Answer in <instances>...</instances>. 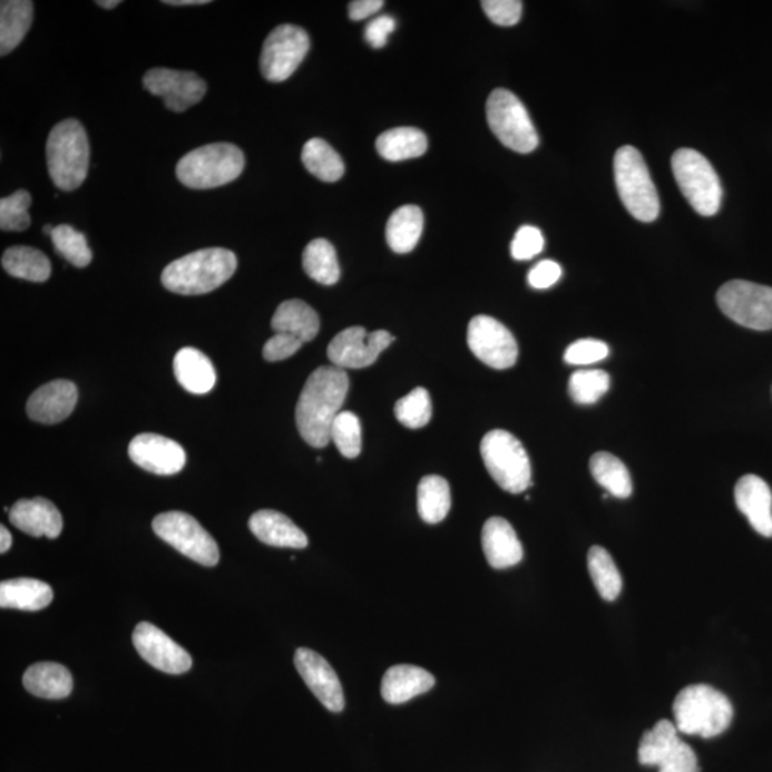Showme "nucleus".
<instances>
[{
  "label": "nucleus",
  "mask_w": 772,
  "mask_h": 772,
  "mask_svg": "<svg viewBox=\"0 0 772 772\" xmlns=\"http://www.w3.org/2000/svg\"><path fill=\"white\" fill-rule=\"evenodd\" d=\"M615 184L625 208L641 222L659 215V196L643 155L634 146H623L614 158Z\"/></svg>",
  "instance_id": "obj_6"
},
{
  "label": "nucleus",
  "mask_w": 772,
  "mask_h": 772,
  "mask_svg": "<svg viewBox=\"0 0 772 772\" xmlns=\"http://www.w3.org/2000/svg\"><path fill=\"white\" fill-rule=\"evenodd\" d=\"M423 229L422 211L416 205L401 206L387 224V242L397 254H408L416 248Z\"/></svg>",
  "instance_id": "obj_30"
},
{
  "label": "nucleus",
  "mask_w": 772,
  "mask_h": 772,
  "mask_svg": "<svg viewBox=\"0 0 772 772\" xmlns=\"http://www.w3.org/2000/svg\"><path fill=\"white\" fill-rule=\"evenodd\" d=\"M678 733L714 739L733 723L734 709L721 691L706 684L685 686L674 701Z\"/></svg>",
  "instance_id": "obj_3"
},
{
  "label": "nucleus",
  "mask_w": 772,
  "mask_h": 772,
  "mask_svg": "<svg viewBox=\"0 0 772 772\" xmlns=\"http://www.w3.org/2000/svg\"><path fill=\"white\" fill-rule=\"evenodd\" d=\"M395 19L391 17H378L368 23L365 40L373 49H381L388 43V38L395 30Z\"/></svg>",
  "instance_id": "obj_50"
},
{
  "label": "nucleus",
  "mask_w": 772,
  "mask_h": 772,
  "mask_svg": "<svg viewBox=\"0 0 772 772\" xmlns=\"http://www.w3.org/2000/svg\"><path fill=\"white\" fill-rule=\"evenodd\" d=\"M428 149L426 134L416 128L387 130L377 139L378 154L390 163L420 158Z\"/></svg>",
  "instance_id": "obj_31"
},
{
  "label": "nucleus",
  "mask_w": 772,
  "mask_h": 772,
  "mask_svg": "<svg viewBox=\"0 0 772 772\" xmlns=\"http://www.w3.org/2000/svg\"><path fill=\"white\" fill-rule=\"evenodd\" d=\"M320 316L304 301L282 302L272 317V330L276 334H290L302 342H311L320 332Z\"/></svg>",
  "instance_id": "obj_26"
},
{
  "label": "nucleus",
  "mask_w": 772,
  "mask_h": 772,
  "mask_svg": "<svg viewBox=\"0 0 772 772\" xmlns=\"http://www.w3.org/2000/svg\"><path fill=\"white\" fill-rule=\"evenodd\" d=\"M250 529L261 543L277 548L302 549L307 547V537L286 515L262 509L252 515Z\"/></svg>",
  "instance_id": "obj_23"
},
{
  "label": "nucleus",
  "mask_w": 772,
  "mask_h": 772,
  "mask_svg": "<svg viewBox=\"0 0 772 772\" xmlns=\"http://www.w3.org/2000/svg\"><path fill=\"white\" fill-rule=\"evenodd\" d=\"M238 267L234 252L208 248L172 262L163 272L166 290L179 295H204L218 290Z\"/></svg>",
  "instance_id": "obj_2"
},
{
  "label": "nucleus",
  "mask_w": 772,
  "mask_h": 772,
  "mask_svg": "<svg viewBox=\"0 0 772 772\" xmlns=\"http://www.w3.org/2000/svg\"><path fill=\"white\" fill-rule=\"evenodd\" d=\"M716 302L735 324L755 331L772 330V287L750 281H730L720 287Z\"/></svg>",
  "instance_id": "obj_10"
},
{
  "label": "nucleus",
  "mask_w": 772,
  "mask_h": 772,
  "mask_svg": "<svg viewBox=\"0 0 772 772\" xmlns=\"http://www.w3.org/2000/svg\"><path fill=\"white\" fill-rule=\"evenodd\" d=\"M170 7H192V4H208L209 0H165Z\"/></svg>",
  "instance_id": "obj_53"
},
{
  "label": "nucleus",
  "mask_w": 772,
  "mask_h": 772,
  "mask_svg": "<svg viewBox=\"0 0 772 772\" xmlns=\"http://www.w3.org/2000/svg\"><path fill=\"white\" fill-rule=\"evenodd\" d=\"M481 456L489 476L504 491L521 494L531 487V461L512 433L504 429L488 432L481 442Z\"/></svg>",
  "instance_id": "obj_7"
},
{
  "label": "nucleus",
  "mask_w": 772,
  "mask_h": 772,
  "mask_svg": "<svg viewBox=\"0 0 772 772\" xmlns=\"http://www.w3.org/2000/svg\"><path fill=\"white\" fill-rule=\"evenodd\" d=\"M658 772H700L698 759L694 750L683 740L659 760Z\"/></svg>",
  "instance_id": "obj_45"
},
{
  "label": "nucleus",
  "mask_w": 772,
  "mask_h": 772,
  "mask_svg": "<svg viewBox=\"0 0 772 772\" xmlns=\"http://www.w3.org/2000/svg\"><path fill=\"white\" fill-rule=\"evenodd\" d=\"M33 20V2L30 0H3L0 3V55L7 57L17 49Z\"/></svg>",
  "instance_id": "obj_29"
},
{
  "label": "nucleus",
  "mask_w": 772,
  "mask_h": 772,
  "mask_svg": "<svg viewBox=\"0 0 772 772\" xmlns=\"http://www.w3.org/2000/svg\"><path fill=\"white\" fill-rule=\"evenodd\" d=\"M589 468L595 481L607 489L610 496L625 499L633 494V481H631L628 469L613 453H594Z\"/></svg>",
  "instance_id": "obj_35"
},
{
  "label": "nucleus",
  "mask_w": 772,
  "mask_h": 772,
  "mask_svg": "<svg viewBox=\"0 0 772 772\" xmlns=\"http://www.w3.org/2000/svg\"><path fill=\"white\" fill-rule=\"evenodd\" d=\"M78 402V388L74 382L58 380L40 387L27 403L30 420L58 423L67 420Z\"/></svg>",
  "instance_id": "obj_19"
},
{
  "label": "nucleus",
  "mask_w": 772,
  "mask_h": 772,
  "mask_svg": "<svg viewBox=\"0 0 772 772\" xmlns=\"http://www.w3.org/2000/svg\"><path fill=\"white\" fill-rule=\"evenodd\" d=\"M609 355L607 343L598 340H579L565 351L564 360L569 365H592Z\"/></svg>",
  "instance_id": "obj_44"
},
{
  "label": "nucleus",
  "mask_w": 772,
  "mask_h": 772,
  "mask_svg": "<svg viewBox=\"0 0 772 772\" xmlns=\"http://www.w3.org/2000/svg\"><path fill=\"white\" fill-rule=\"evenodd\" d=\"M545 241L543 232L535 226L525 225L515 234L511 244V255L517 261L532 260L541 254Z\"/></svg>",
  "instance_id": "obj_46"
},
{
  "label": "nucleus",
  "mask_w": 772,
  "mask_h": 772,
  "mask_svg": "<svg viewBox=\"0 0 772 772\" xmlns=\"http://www.w3.org/2000/svg\"><path fill=\"white\" fill-rule=\"evenodd\" d=\"M55 248L70 264L77 267H86L92 262V251H90L88 241H86L82 232H79L70 225L55 226L52 236Z\"/></svg>",
  "instance_id": "obj_39"
},
{
  "label": "nucleus",
  "mask_w": 772,
  "mask_h": 772,
  "mask_svg": "<svg viewBox=\"0 0 772 772\" xmlns=\"http://www.w3.org/2000/svg\"><path fill=\"white\" fill-rule=\"evenodd\" d=\"M244 168L238 146L209 144L186 154L176 165V176L190 189H214L238 179Z\"/></svg>",
  "instance_id": "obj_5"
},
{
  "label": "nucleus",
  "mask_w": 772,
  "mask_h": 772,
  "mask_svg": "<svg viewBox=\"0 0 772 772\" xmlns=\"http://www.w3.org/2000/svg\"><path fill=\"white\" fill-rule=\"evenodd\" d=\"M395 341L388 331L367 332L365 328H346L331 341L328 358L341 370H361L375 363L378 356Z\"/></svg>",
  "instance_id": "obj_14"
},
{
  "label": "nucleus",
  "mask_w": 772,
  "mask_h": 772,
  "mask_svg": "<svg viewBox=\"0 0 772 772\" xmlns=\"http://www.w3.org/2000/svg\"><path fill=\"white\" fill-rule=\"evenodd\" d=\"M609 375L600 370L577 371L569 380V393L579 405H593L609 390Z\"/></svg>",
  "instance_id": "obj_41"
},
{
  "label": "nucleus",
  "mask_w": 772,
  "mask_h": 772,
  "mask_svg": "<svg viewBox=\"0 0 772 772\" xmlns=\"http://www.w3.org/2000/svg\"><path fill=\"white\" fill-rule=\"evenodd\" d=\"M331 442L345 458H356L362 449L360 418L350 411H342L331 428Z\"/></svg>",
  "instance_id": "obj_42"
},
{
  "label": "nucleus",
  "mask_w": 772,
  "mask_h": 772,
  "mask_svg": "<svg viewBox=\"0 0 772 772\" xmlns=\"http://www.w3.org/2000/svg\"><path fill=\"white\" fill-rule=\"evenodd\" d=\"M98 7L104 9H115L120 3L119 0H99Z\"/></svg>",
  "instance_id": "obj_54"
},
{
  "label": "nucleus",
  "mask_w": 772,
  "mask_h": 772,
  "mask_svg": "<svg viewBox=\"0 0 772 772\" xmlns=\"http://www.w3.org/2000/svg\"><path fill=\"white\" fill-rule=\"evenodd\" d=\"M588 571L600 597L609 603L619 597L623 578L607 549L598 545L589 549Z\"/></svg>",
  "instance_id": "obj_37"
},
{
  "label": "nucleus",
  "mask_w": 772,
  "mask_h": 772,
  "mask_svg": "<svg viewBox=\"0 0 772 772\" xmlns=\"http://www.w3.org/2000/svg\"><path fill=\"white\" fill-rule=\"evenodd\" d=\"M483 12L498 27H514L522 14V2L519 0H483Z\"/></svg>",
  "instance_id": "obj_47"
},
{
  "label": "nucleus",
  "mask_w": 772,
  "mask_h": 772,
  "mask_svg": "<svg viewBox=\"0 0 772 772\" xmlns=\"http://www.w3.org/2000/svg\"><path fill=\"white\" fill-rule=\"evenodd\" d=\"M25 688L30 694L47 700H62L72 693V674L67 667L57 663H38L23 675Z\"/></svg>",
  "instance_id": "obj_27"
},
{
  "label": "nucleus",
  "mask_w": 772,
  "mask_h": 772,
  "mask_svg": "<svg viewBox=\"0 0 772 772\" xmlns=\"http://www.w3.org/2000/svg\"><path fill=\"white\" fill-rule=\"evenodd\" d=\"M2 266L9 275L29 282H45L52 274L49 257L32 246H10L2 256Z\"/></svg>",
  "instance_id": "obj_32"
},
{
  "label": "nucleus",
  "mask_w": 772,
  "mask_h": 772,
  "mask_svg": "<svg viewBox=\"0 0 772 772\" xmlns=\"http://www.w3.org/2000/svg\"><path fill=\"white\" fill-rule=\"evenodd\" d=\"M302 164L310 174L324 182L340 180L345 174V165L340 154L320 138L310 139L304 145Z\"/></svg>",
  "instance_id": "obj_36"
},
{
  "label": "nucleus",
  "mask_w": 772,
  "mask_h": 772,
  "mask_svg": "<svg viewBox=\"0 0 772 772\" xmlns=\"http://www.w3.org/2000/svg\"><path fill=\"white\" fill-rule=\"evenodd\" d=\"M436 678L417 665L401 664L387 671L382 678V698L390 704H403L416 696L428 693Z\"/></svg>",
  "instance_id": "obj_24"
},
{
  "label": "nucleus",
  "mask_w": 772,
  "mask_h": 772,
  "mask_svg": "<svg viewBox=\"0 0 772 772\" xmlns=\"http://www.w3.org/2000/svg\"><path fill=\"white\" fill-rule=\"evenodd\" d=\"M482 549L489 565L496 569L511 568L522 561L524 548L507 519L489 518L482 528Z\"/></svg>",
  "instance_id": "obj_22"
},
{
  "label": "nucleus",
  "mask_w": 772,
  "mask_h": 772,
  "mask_svg": "<svg viewBox=\"0 0 772 772\" xmlns=\"http://www.w3.org/2000/svg\"><path fill=\"white\" fill-rule=\"evenodd\" d=\"M89 139L82 124L67 119L50 130L47 159L50 179L58 189L75 190L84 184L89 170Z\"/></svg>",
  "instance_id": "obj_4"
},
{
  "label": "nucleus",
  "mask_w": 772,
  "mask_h": 772,
  "mask_svg": "<svg viewBox=\"0 0 772 772\" xmlns=\"http://www.w3.org/2000/svg\"><path fill=\"white\" fill-rule=\"evenodd\" d=\"M295 667L307 688L321 701L322 705L332 713H341L345 709V696L340 678L331 667V664L307 648H300L295 653Z\"/></svg>",
  "instance_id": "obj_17"
},
{
  "label": "nucleus",
  "mask_w": 772,
  "mask_h": 772,
  "mask_svg": "<svg viewBox=\"0 0 772 772\" xmlns=\"http://www.w3.org/2000/svg\"><path fill=\"white\" fill-rule=\"evenodd\" d=\"M451 509V489L447 479L427 476L418 486V512L423 522L438 524L447 518Z\"/></svg>",
  "instance_id": "obj_34"
},
{
  "label": "nucleus",
  "mask_w": 772,
  "mask_h": 772,
  "mask_svg": "<svg viewBox=\"0 0 772 772\" xmlns=\"http://www.w3.org/2000/svg\"><path fill=\"white\" fill-rule=\"evenodd\" d=\"M10 522L32 537L58 538L63 528L62 515L47 498L20 499L9 511Z\"/></svg>",
  "instance_id": "obj_20"
},
{
  "label": "nucleus",
  "mask_w": 772,
  "mask_h": 772,
  "mask_svg": "<svg viewBox=\"0 0 772 772\" xmlns=\"http://www.w3.org/2000/svg\"><path fill=\"white\" fill-rule=\"evenodd\" d=\"M678 730L668 720H661L641 739L638 761L645 766H657L659 760L680 741Z\"/></svg>",
  "instance_id": "obj_38"
},
{
  "label": "nucleus",
  "mask_w": 772,
  "mask_h": 772,
  "mask_svg": "<svg viewBox=\"0 0 772 772\" xmlns=\"http://www.w3.org/2000/svg\"><path fill=\"white\" fill-rule=\"evenodd\" d=\"M673 172L685 199L696 214L713 216L721 208L723 188L713 165L694 149H680L673 155Z\"/></svg>",
  "instance_id": "obj_8"
},
{
  "label": "nucleus",
  "mask_w": 772,
  "mask_h": 772,
  "mask_svg": "<svg viewBox=\"0 0 772 772\" xmlns=\"http://www.w3.org/2000/svg\"><path fill=\"white\" fill-rule=\"evenodd\" d=\"M53 600L52 588L32 578L9 579L0 584V607L40 610Z\"/></svg>",
  "instance_id": "obj_28"
},
{
  "label": "nucleus",
  "mask_w": 772,
  "mask_h": 772,
  "mask_svg": "<svg viewBox=\"0 0 772 772\" xmlns=\"http://www.w3.org/2000/svg\"><path fill=\"white\" fill-rule=\"evenodd\" d=\"M153 528L160 539L178 549L192 561L215 567L219 563V548L212 535L189 514L170 511L159 514Z\"/></svg>",
  "instance_id": "obj_11"
},
{
  "label": "nucleus",
  "mask_w": 772,
  "mask_h": 772,
  "mask_svg": "<svg viewBox=\"0 0 772 772\" xmlns=\"http://www.w3.org/2000/svg\"><path fill=\"white\" fill-rule=\"evenodd\" d=\"M311 40L304 29L294 25H281L272 30L262 48L261 72L270 82H284L310 52Z\"/></svg>",
  "instance_id": "obj_12"
},
{
  "label": "nucleus",
  "mask_w": 772,
  "mask_h": 772,
  "mask_svg": "<svg viewBox=\"0 0 772 772\" xmlns=\"http://www.w3.org/2000/svg\"><path fill=\"white\" fill-rule=\"evenodd\" d=\"M350 391V378L335 365L321 367L307 378L296 405V426L304 441L314 448L331 442L332 423L340 416Z\"/></svg>",
  "instance_id": "obj_1"
},
{
  "label": "nucleus",
  "mask_w": 772,
  "mask_h": 772,
  "mask_svg": "<svg viewBox=\"0 0 772 772\" xmlns=\"http://www.w3.org/2000/svg\"><path fill=\"white\" fill-rule=\"evenodd\" d=\"M395 417L410 429L427 427L432 417V402L426 388H416L401 398L395 405Z\"/></svg>",
  "instance_id": "obj_40"
},
{
  "label": "nucleus",
  "mask_w": 772,
  "mask_h": 772,
  "mask_svg": "<svg viewBox=\"0 0 772 772\" xmlns=\"http://www.w3.org/2000/svg\"><path fill=\"white\" fill-rule=\"evenodd\" d=\"M10 545H12V535H10L7 527L2 525V527H0V553H8Z\"/></svg>",
  "instance_id": "obj_52"
},
{
  "label": "nucleus",
  "mask_w": 772,
  "mask_h": 772,
  "mask_svg": "<svg viewBox=\"0 0 772 772\" xmlns=\"http://www.w3.org/2000/svg\"><path fill=\"white\" fill-rule=\"evenodd\" d=\"M144 88L164 99L172 113H185L190 106L199 104L206 94V82L195 72L155 68L144 77Z\"/></svg>",
  "instance_id": "obj_15"
},
{
  "label": "nucleus",
  "mask_w": 772,
  "mask_h": 772,
  "mask_svg": "<svg viewBox=\"0 0 772 772\" xmlns=\"http://www.w3.org/2000/svg\"><path fill=\"white\" fill-rule=\"evenodd\" d=\"M129 458L136 466L155 476H175L184 469L186 453L178 442L156 436L140 433L129 443Z\"/></svg>",
  "instance_id": "obj_18"
},
{
  "label": "nucleus",
  "mask_w": 772,
  "mask_h": 772,
  "mask_svg": "<svg viewBox=\"0 0 772 772\" xmlns=\"http://www.w3.org/2000/svg\"><path fill=\"white\" fill-rule=\"evenodd\" d=\"M468 346L494 370H508L518 360V343L511 331L488 315H478L469 322Z\"/></svg>",
  "instance_id": "obj_13"
},
{
  "label": "nucleus",
  "mask_w": 772,
  "mask_h": 772,
  "mask_svg": "<svg viewBox=\"0 0 772 772\" xmlns=\"http://www.w3.org/2000/svg\"><path fill=\"white\" fill-rule=\"evenodd\" d=\"M134 645L140 657L166 674H184L192 668V658L174 639L149 623L136 625Z\"/></svg>",
  "instance_id": "obj_16"
},
{
  "label": "nucleus",
  "mask_w": 772,
  "mask_h": 772,
  "mask_svg": "<svg viewBox=\"0 0 772 772\" xmlns=\"http://www.w3.org/2000/svg\"><path fill=\"white\" fill-rule=\"evenodd\" d=\"M302 266L317 284L335 285L340 281V262L330 241L320 238L310 242L302 255Z\"/></svg>",
  "instance_id": "obj_33"
},
{
  "label": "nucleus",
  "mask_w": 772,
  "mask_h": 772,
  "mask_svg": "<svg viewBox=\"0 0 772 772\" xmlns=\"http://www.w3.org/2000/svg\"><path fill=\"white\" fill-rule=\"evenodd\" d=\"M32 196L28 190L19 189L8 198L0 199V229L22 232L30 226L29 208Z\"/></svg>",
  "instance_id": "obj_43"
},
{
  "label": "nucleus",
  "mask_w": 772,
  "mask_h": 772,
  "mask_svg": "<svg viewBox=\"0 0 772 772\" xmlns=\"http://www.w3.org/2000/svg\"><path fill=\"white\" fill-rule=\"evenodd\" d=\"M561 275L563 270L557 262L545 260L538 262V264L529 271L528 284L535 287V290H548V287L557 284Z\"/></svg>",
  "instance_id": "obj_49"
},
{
  "label": "nucleus",
  "mask_w": 772,
  "mask_h": 772,
  "mask_svg": "<svg viewBox=\"0 0 772 772\" xmlns=\"http://www.w3.org/2000/svg\"><path fill=\"white\" fill-rule=\"evenodd\" d=\"M53 231H55V228L52 225H45V228H43L45 235L52 236Z\"/></svg>",
  "instance_id": "obj_55"
},
{
  "label": "nucleus",
  "mask_w": 772,
  "mask_h": 772,
  "mask_svg": "<svg viewBox=\"0 0 772 772\" xmlns=\"http://www.w3.org/2000/svg\"><path fill=\"white\" fill-rule=\"evenodd\" d=\"M304 342L290 334H275L264 346V358L267 362L287 360L301 350Z\"/></svg>",
  "instance_id": "obj_48"
},
{
  "label": "nucleus",
  "mask_w": 772,
  "mask_h": 772,
  "mask_svg": "<svg viewBox=\"0 0 772 772\" xmlns=\"http://www.w3.org/2000/svg\"><path fill=\"white\" fill-rule=\"evenodd\" d=\"M735 504L749 518L751 527L763 537H772V492L769 483L756 476H745L736 482Z\"/></svg>",
  "instance_id": "obj_21"
},
{
  "label": "nucleus",
  "mask_w": 772,
  "mask_h": 772,
  "mask_svg": "<svg viewBox=\"0 0 772 772\" xmlns=\"http://www.w3.org/2000/svg\"><path fill=\"white\" fill-rule=\"evenodd\" d=\"M489 128L499 143L518 154L537 149L539 139L521 100L507 89H496L487 102Z\"/></svg>",
  "instance_id": "obj_9"
},
{
  "label": "nucleus",
  "mask_w": 772,
  "mask_h": 772,
  "mask_svg": "<svg viewBox=\"0 0 772 772\" xmlns=\"http://www.w3.org/2000/svg\"><path fill=\"white\" fill-rule=\"evenodd\" d=\"M383 7L382 0H353L348 8L352 20H362L380 12Z\"/></svg>",
  "instance_id": "obj_51"
},
{
  "label": "nucleus",
  "mask_w": 772,
  "mask_h": 772,
  "mask_svg": "<svg viewBox=\"0 0 772 772\" xmlns=\"http://www.w3.org/2000/svg\"><path fill=\"white\" fill-rule=\"evenodd\" d=\"M174 370L176 380L186 391L205 395L214 390L215 368L204 352L195 348H182L175 355Z\"/></svg>",
  "instance_id": "obj_25"
}]
</instances>
